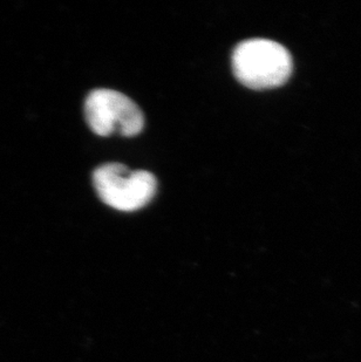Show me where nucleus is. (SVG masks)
<instances>
[{"instance_id":"2","label":"nucleus","mask_w":361,"mask_h":362,"mask_svg":"<svg viewBox=\"0 0 361 362\" xmlns=\"http://www.w3.org/2000/svg\"><path fill=\"white\" fill-rule=\"evenodd\" d=\"M94 188L110 208L132 212L146 206L156 194V178L146 170H130L120 163H107L93 174Z\"/></svg>"},{"instance_id":"3","label":"nucleus","mask_w":361,"mask_h":362,"mask_svg":"<svg viewBox=\"0 0 361 362\" xmlns=\"http://www.w3.org/2000/svg\"><path fill=\"white\" fill-rule=\"evenodd\" d=\"M86 121L99 136L114 134L134 137L144 130L142 110L133 100L112 89H96L89 93L85 103Z\"/></svg>"},{"instance_id":"1","label":"nucleus","mask_w":361,"mask_h":362,"mask_svg":"<svg viewBox=\"0 0 361 362\" xmlns=\"http://www.w3.org/2000/svg\"><path fill=\"white\" fill-rule=\"evenodd\" d=\"M236 79L251 89L280 87L292 72V59L287 48L266 39L243 41L232 54Z\"/></svg>"}]
</instances>
